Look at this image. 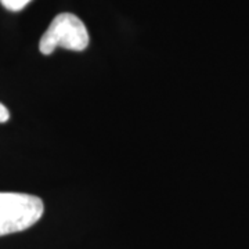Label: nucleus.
I'll return each instance as SVG.
<instances>
[{
    "mask_svg": "<svg viewBox=\"0 0 249 249\" xmlns=\"http://www.w3.org/2000/svg\"><path fill=\"white\" fill-rule=\"evenodd\" d=\"M32 0H0L1 6L4 9L10 10V11H19L22 10L27 4H29Z\"/></svg>",
    "mask_w": 249,
    "mask_h": 249,
    "instance_id": "7ed1b4c3",
    "label": "nucleus"
},
{
    "mask_svg": "<svg viewBox=\"0 0 249 249\" xmlns=\"http://www.w3.org/2000/svg\"><path fill=\"white\" fill-rule=\"evenodd\" d=\"M90 37L86 25L71 13H61L54 17L39 42L40 53L49 55L58 47L71 52H83L89 46Z\"/></svg>",
    "mask_w": 249,
    "mask_h": 249,
    "instance_id": "f03ea898",
    "label": "nucleus"
},
{
    "mask_svg": "<svg viewBox=\"0 0 249 249\" xmlns=\"http://www.w3.org/2000/svg\"><path fill=\"white\" fill-rule=\"evenodd\" d=\"M10 119V112L7 107L4 106V104H1L0 103V124H4V122H7Z\"/></svg>",
    "mask_w": 249,
    "mask_h": 249,
    "instance_id": "20e7f679",
    "label": "nucleus"
},
{
    "mask_svg": "<svg viewBox=\"0 0 249 249\" xmlns=\"http://www.w3.org/2000/svg\"><path fill=\"white\" fill-rule=\"evenodd\" d=\"M45 213L43 201L22 193H0V237L32 227Z\"/></svg>",
    "mask_w": 249,
    "mask_h": 249,
    "instance_id": "f257e3e1",
    "label": "nucleus"
}]
</instances>
